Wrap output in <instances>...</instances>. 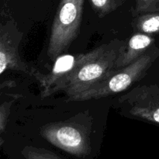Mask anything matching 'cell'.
<instances>
[{
  "label": "cell",
  "mask_w": 159,
  "mask_h": 159,
  "mask_svg": "<svg viewBox=\"0 0 159 159\" xmlns=\"http://www.w3.org/2000/svg\"><path fill=\"white\" fill-rule=\"evenodd\" d=\"M85 0H61L51 26L48 55L54 61L65 54L80 33Z\"/></svg>",
  "instance_id": "3957f363"
},
{
  "label": "cell",
  "mask_w": 159,
  "mask_h": 159,
  "mask_svg": "<svg viewBox=\"0 0 159 159\" xmlns=\"http://www.w3.org/2000/svg\"><path fill=\"white\" fill-rule=\"evenodd\" d=\"M43 138L55 147L79 159L89 158L93 152L90 129L68 120L52 123L40 130Z\"/></svg>",
  "instance_id": "277c9868"
},
{
  "label": "cell",
  "mask_w": 159,
  "mask_h": 159,
  "mask_svg": "<svg viewBox=\"0 0 159 159\" xmlns=\"http://www.w3.org/2000/svg\"><path fill=\"white\" fill-rule=\"evenodd\" d=\"M119 102L128 109L132 116L159 124V87L139 85L120 97Z\"/></svg>",
  "instance_id": "52a82bcc"
},
{
  "label": "cell",
  "mask_w": 159,
  "mask_h": 159,
  "mask_svg": "<svg viewBox=\"0 0 159 159\" xmlns=\"http://www.w3.org/2000/svg\"><path fill=\"white\" fill-rule=\"evenodd\" d=\"M23 33L19 30L16 24L9 20L0 28V75L7 70L22 71L34 76L37 70L26 65L20 56L19 46Z\"/></svg>",
  "instance_id": "8992f818"
},
{
  "label": "cell",
  "mask_w": 159,
  "mask_h": 159,
  "mask_svg": "<svg viewBox=\"0 0 159 159\" xmlns=\"http://www.w3.org/2000/svg\"><path fill=\"white\" fill-rule=\"evenodd\" d=\"M133 26L143 34L159 33V12L138 14L134 20Z\"/></svg>",
  "instance_id": "9c48e42d"
},
{
  "label": "cell",
  "mask_w": 159,
  "mask_h": 159,
  "mask_svg": "<svg viewBox=\"0 0 159 159\" xmlns=\"http://www.w3.org/2000/svg\"><path fill=\"white\" fill-rule=\"evenodd\" d=\"M159 56V47H153L131 65L115 70L85 90L68 97V101H87L121 93L141 80Z\"/></svg>",
  "instance_id": "7a4b0ae2"
},
{
  "label": "cell",
  "mask_w": 159,
  "mask_h": 159,
  "mask_svg": "<svg viewBox=\"0 0 159 159\" xmlns=\"http://www.w3.org/2000/svg\"><path fill=\"white\" fill-rule=\"evenodd\" d=\"M12 103H13V101L11 100L9 102H3L0 107V134H1V136H2L3 133L6 130Z\"/></svg>",
  "instance_id": "4fadbf2b"
},
{
  "label": "cell",
  "mask_w": 159,
  "mask_h": 159,
  "mask_svg": "<svg viewBox=\"0 0 159 159\" xmlns=\"http://www.w3.org/2000/svg\"><path fill=\"white\" fill-rule=\"evenodd\" d=\"M126 42L118 39L93 50L91 57L71 75L61 92L67 97L82 93L114 71L116 61L124 51Z\"/></svg>",
  "instance_id": "6da1fadb"
},
{
  "label": "cell",
  "mask_w": 159,
  "mask_h": 159,
  "mask_svg": "<svg viewBox=\"0 0 159 159\" xmlns=\"http://www.w3.org/2000/svg\"><path fill=\"white\" fill-rule=\"evenodd\" d=\"M93 51L76 54H62L54 61L51 71L42 74L37 71L34 77L41 88V98H47L58 92H61L64 85L71 75L91 57Z\"/></svg>",
  "instance_id": "5b68a950"
},
{
  "label": "cell",
  "mask_w": 159,
  "mask_h": 159,
  "mask_svg": "<svg viewBox=\"0 0 159 159\" xmlns=\"http://www.w3.org/2000/svg\"><path fill=\"white\" fill-rule=\"evenodd\" d=\"M21 154L25 159H64L51 151L33 146L23 148Z\"/></svg>",
  "instance_id": "8fae6325"
},
{
  "label": "cell",
  "mask_w": 159,
  "mask_h": 159,
  "mask_svg": "<svg viewBox=\"0 0 159 159\" xmlns=\"http://www.w3.org/2000/svg\"><path fill=\"white\" fill-rule=\"evenodd\" d=\"M125 0H90L92 8L100 18L113 12Z\"/></svg>",
  "instance_id": "30bf717a"
},
{
  "label": "cell",
  "mask_w": 159,
  "mask_h": 159,
  "mask_svg": "<svg viewBox=\"0 0 159 159\" xmlns=\"http://www.w3.org/2000/svg\"><path fill=\"white\" fill-rule=\"evenodd\" d=\"M155 43V38L149 34L140 32L135 34L126 43L124 51L116 60L115 69H120L131 65L153 48Z\"/></svg>",
  "instance_id": "ba28073f"
},
{
  "label": "cell",
  "mask_w": 159,
  "mask_h": 159,
  "mask_svg": "<svg viewBox=\"0 0 159 159\" xmlns=\"http://www.w3.org/2000/svg\"><path fill=\"white\" fill-rule=\"evenodd\" d=\"M133 11L137 15L145 12H159V0H135Z\"/></svg>",
  "instance_id": "7c38bea8"
}]
</instances>
